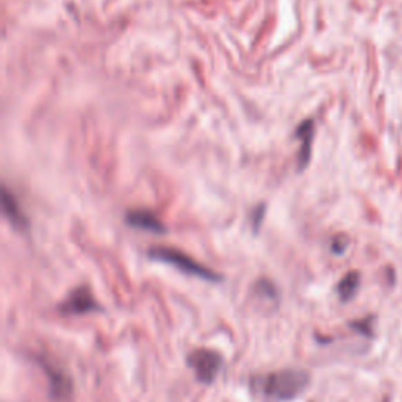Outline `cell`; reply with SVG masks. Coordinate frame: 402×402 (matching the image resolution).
Returning a JSON list of instances; mask_svg holds the SVG:
<instances>
[{
	"mask_svg": "<svg viewBox=\"0 0 402 402\" xmlns=\"http://www.w3.org/2000/svg\"><path fill=\"white\" fill-rule=\"evenodd\" d=\"M59 312L65 316H80V314H90L95 312H101L99 303L91 294L88 288H77L74 289L65 300L60 303Z\"/></svg>",
	"mask_w": 402,
	"mask_h": 402,
	"instance_id": "277c9868",
	"label": "cell"
},
{
	"mask_svg": "<svg viewBox=\"0 0 402 402\" xmlns=\"http://www.w3.org/2000/svg\"><path fill=\"white\" fill-rule=\"evenodd\" d=\"M360 286V274L358 272H349L340 283H338V296L343 302H347L357 294V289Z\"/></svg>",
	"mask_w": 402,
	"mask_h": 402,
	"instance_id": "30bf717a",
	"label": "cell"
},
{
	"mask_svg": "<svg viewBox=\"0 0 402 402\" xmlns=\"http://www.w3.org/2000/svg\"><path fill=\"white\" fill-rule=\"evenodd\" d=\"M297 139H300L302 142V149H300V156H298V169H305L307 164L309 162V156H312V143L314 137V122L313 119H307L297 128L296 132Z\"/></svg>",
	"mask_w": 402,
	"mask_h": 402,
	"instance_id": "52a82bcc",
	"label": "cell"
},
{
	"mask_svg": "<svg viewBox=\"0 0 402 402\" xmlns=\"http://www.w3.org/2000/svg\"><path fill=\"white\" fill-rule=\"evenodd\" d=\"M2 203H3V209H5V214L8 216V219L10 222L13 223V225L16 228H19V229H26L27 228V217L24 216V212L21 211L19 208V204H18V201H16V198L11 195L7 189L3 191V195H2Z\"/></svg>",
	"mask_w": 402,
	"mask_h": 402,
	"instance_id": "9c48e42d",
	"label": "cell"
},
{
	"mask_svg": "<svg viewBox=\"0 0 402 402\" xmlns=\"http://www.w3.org/2000/svg\"><path fill=\"white\" fill-rule=\"evenodd\" d=\"M148 255L151 260L170 264V266L180 269L181 272L192 275V277L211 281V283H216V281L222 280V275L211 271L209 267H204L203 264H200L198 261H195L193 258L182 253L181 250L170 249V247H154V249L148 251Z\"/></svg>",
	"mask_w": 402,
	"mask_h": 402,
	"instance_id": "7a4b0ae2",
	"label": "cell"
},
{
	"mask_svg": "<svg viewBox=\"0 0 402 402\" xmlns=\"http://www.w3.org/2000/svg\"><path fill=\"white\" fill-rule=\"evenodd\" d=\"M346 247H347V239H344V238H336V239H333V242H332V250H333V253L341 255L343 251L346 250Z\"/></svg>",
	"mask_w": 402,
	"mask_h": 402,
	"instance_id": "7c38bea8",
	"label": "cell"
},
{
	"mask_svg": "<svg viewBox=\"0 0 402 402\" xmlns=\"http://www.w3.org/2000/svg\"><path fill=\"white\" fill-rule=\"evenodd\" d=\"M41 365L46 379L49 382V392L52 399L55 401H66L73 394V381L65 371H61L60 367L54 366L49 361H39Z\"/></svg>",
	"mask_w": 402,
	"mask_h": 402,
	"instance_id": "5b68a950",
	"label": "cell"
},
{
	"mask_svg": "<svg viewBox=\"0 0 402 402\" xmlns=\"http://www.w3.org/2000/svg\"><path fill=\"white\" fill-rule=\"evenodd\" d=\"M352 329L360 332V333H363V335H366V336H370L371 335V318L358 320V323H352Z\"/></svg>",
	"mask_w": 402,
	"mask_h": 402,
	"instance_id": "8fae6325",
	"label": "cell"
},
{
	"mask_svg": "<svg viewBox=\"0 0 402 402\" xmlns=\"http://www.w3.org/2000/svg\"><path fill=\"white\" fill-rule=\"evenodd\" d=\"M308 385L307 371L288 367L255 376L250 381V392L260 402H289L305 392Z\"/></svg>",
	"mask_w": 402,
	"mask_h": 402,
	"instance_id": "6da1fadb",
	"label": "cell"
},
{
	"mask_svg": "<svg viewBox=\"0 0 402 402\" xmlns=\"http://www.w3.org/2000/svg\"><path fill=\"white\" fill-rule=\"evenodd\" d=\"M187 365L195 372L198 382L209 385L216 381L223 366V357L211 349H197L189 354Z\"/></svg>",
	"mask_w": 402,
	"mask_h": 402,
	"instance_id": "3957f363",
	"label": "cell"
},
{
	"mask_svg": "<svg viewBox=\"0 0 402 402\" xmlns=\"http://www.w3.org/2000/svg\"><path fill=\"white\" fill-rule=\"evenodd\" d=\"M126 222L129 223L132 228L142 229V231L154 233V234H164L166 231V228L162 222H160L153 212L145 211V209H137V211H129L126 214Z\"/></svg>",
	"mask_w": 402,
	"mask_h": 402,
	"instance_id": "8992f818",
	"label": "cell"
},
{
	"mask_svg": "<svg viewBox=\"0 0 402 402\" xmlns=\"http://www.w3.org/2000/svg\"><path fill=\"white\" fill-rule=\"evenodd\" d=\"M264 206H260V208L256 209V212H253V227H255V231H258V228L261 225V220H262V214H264Z\"/></svg>",
	"mask_w": 402,
	"mask_h": 402,
	"instance_id": "4fadbf2b",
	"label": "cell"
},
{
	"mask_svg": "<svg viewBox=\"0 0 402 402\" xmlns=\"http://www.w3.org/2000/svg\"><path fill=\"white\" fill-rule=\"evenodd\" d=\"M253 296L260 303H262L264 307L271 305V308H275L278 305L280 296L277 291V286H275L271 280L262 278L258 280L253 286Z\"/></svg>",
	"mask_w": 402,
	"mask_h": 402,
	"instance_id": "ba28073f",
	"label": "cell"
}]
</instances>
